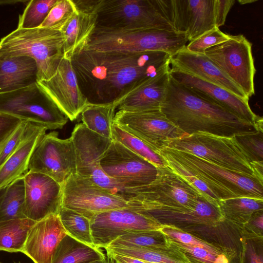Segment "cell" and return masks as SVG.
<instances>
[{
    "instance_id": "1",
    "label": "cell",
    "mask_w": 263,
    "mask_h": 263,
    "mask_svg": "<svg viewBox=\"0 0 263 263\" xmlns=\"http://www.w3.org/2000/svg\"><path fill=\"white\" fill-rule=\"evenodd\" d=\"M161 51L101 52L83 49L71 61L80 89L92 104L115 102L170 68Z\"/></svg>"
},
{
    "instance_id": "2",
    "label": "cell",
    "mask_w": 263,
    "mask_h": 263,
    "mask_svg": "<svg viewBox=\"0 0 263 263\" xmlns=\"http://www.w3.org/2000/svg\"><path fill=\"white\" fill-rule=\"evenodd\" d=\"M160 110L175 126L189 135L201 132L232 137L263 131V128L199 96L170 75Z\"/></svg>"
},
{
    "instance_id": "3",
    "label": "cell",
    "mask_w": 263,
    "mask_h": 263,
    "mask_svg": "<svg viewBox=\"0 0 263 263\" xmlns=\"http://www.w3.org/2000/svg\"><path fill=\"white\" fill-rule=\"evenodd\" d=\"M165 147L192 154L263 183V173L259 169L258 163L250 160L234 136L223 137L198 132L171 140Z\"/></svg>"
},
{
    "instance_id": "4",
    "label": "cell",
    "mask_w": 263,
    "mask_h": 263,
    "mask_svg": "<svg viewBox=\"0 0 263 263\" xmlns=\"http://www.w3.org/2000/svg\"><path fill=\"white\" fill-rule=\"evenodd\" d=\"M185 33L159 28L113 30L96 28L84 49L101 52L161 51L171 58L184 48Z\"/></svg>"
},
{
    "instance_id": "5",
    "label": "cell",
    "mask_w": 263,
    "mask_h": 263,
    "mask_svg": "<svg viewBox=\"0 0 263 263\" xmlns=\"http://www.w3.org/2000/svg\"><path fill=\"white\" fill-rule=\"evenodd\" d=\"M63 45L60 31L47 28H17L1 40L0 58H31L37 65V82L46 80L55 74L64 58Z\"/></svg>"
},
{
    "instance_id": "6",
    "label": "cell",
    "mask_w": 263,
    "mask_h": 263,
    "mask_svg": "<svg viewBox=\"0 0 263 263\" xmlns=\"http://www.w3.org/2000/svg\"><path fill=\"white\" fill-rule=\"evenodd\" d=\"M125 192L129 209L140 213L159 209H192L203 198L165 166L159 168L156 179L150 184Z\"/></svg>"
},
{
    "instance_id": "7",
    "label": "cell",
    "mask_w": 263,
    "mask_h": 263,
    "mask_svg": "<svg viewBox=\"0 0 263 263\" xmlns=\"http://www.w3.org/2000/svg\"><path fill=\"white\" fill-rule=\"evenodd\" d=\"M162 149L206 182L219 200L247 197L263 199V183L236 173L192 154L165 147Z\"/></svg>"
},
{
    "instance_id": "8",
    "label": "cell",
    "mask_w": 263,
    "mask_h": 263,
    "mask_svg": "<svg viewBox=\"0 0 263 263\" xmlns=\"http://www.w3.org/2000/svg\"><path fill=\"white\" fill-rule=\"evenodd\" d=\"M97 14L96 28L174 30L156 0H101Z\"/></svg>"
},
{
    "instance_id": "9",
    "label": "cell",
    "mask_w": 263,
    "mask_h": 263,
    "mask_svg": "<svg viewBox=\"0 0 263 263\" xmlns=\"http://www.w3.org/2000/svg\"><path fill=\"white\" fill-rule=\"evenodd\" d=\"M0 112L48 129H61L68 117L45 95L37 83L16 90L0 93Z\"/></svg>"
},
{
    "instance_id": "10",
    "label": "cell",
    "mask_w": 263,
    "mask_h": 263,
    "mask_svg": "<svg viewBox=\"0 0 263 263\" xmlns=\"http://www.w3.org/2000/svg\"><path fill=\"white\" fill-rule=\"evenodd\" d=\"M204 54L249 98L255 94L252 44L243 35H230L227 41L208 49Z\"/></svg>"
},
{
    "instance_id": "11",
    "label": "cell",
    "mask_w": 263,
    "mask_h": 263,
    "mask_svg": "<svg viewBox=\"0 0 263 263\" xmlns=\"http://www.w3.org/2000/svg\"><path fill=\"white\" fill-rule=\"evenodd\" d=\"M71 137L75 149L77 174L125 199L124 190L106 175L100 165L112 140L91 131L82 123L76 125Z\"/></svg>"
},
{
    "instance_id": "12",
    "label": "cell",
    "mask_w": 263,
    "mask_h": 263,
    "mask_svg": "<svg viewBox=\"0 0 263 263\" xmlns=\"http://www.w3.org/2000/svg\"><path fill=\"white\" fill-rule=\"evenodd\" d=\"M61 207L73 210L90 220L107 211L129 208L127 201L77 173L62 186Z\"/></svg>"
},
{
    "instance_id": "13",
    "label": "cell",
    "mask_w": 263,
    "mask_h": 263,
    "mask_svg": "<svg viewBox=\"0 0 263 263\" xmlns=\"http://www.w3.org/2000/svg\"><path fill=\"white\" fill-rule=\"evenodd\" d=\"M100 165L106 175L124 191L150 184L156 179L159 168L114 140Z\"/></svg>"
},
{
    "instance_id": "14",
    "label": "cell",
    "mask_w": 263,
    "mask_h": 263,
    "mask_svg": "<svg viewBox=\"0 0 263 263\" xmlns=\"http://www.w3.org/2000/svg\"><path fill=\"white\" fill-rule=\"evenodd\" d=\"M28 171L46 175L62 186L72 175L77 173L72 138L61 139L55 131L46 134L31 156Z\"/></svg>"
},
{
    "instance_id": "15",
    "label": "cell",
    "mask_w": 263,
    "mask_h": 263,
    "mask_svg": "<svg viewBox=\"0 0 263 263\" xmlns=\"http://www.w3.org/2000/svg\"><path fill=\"white\" fill-rule=\"evenodd\" d=\"M114 123L141 140L158 154L170 140L187 135L170 121L160 109L144 111L118 110Z\"/></svg>"
},
{
    "instance_id": "16",
    "label": "cell",
    "mask_w": 263,
    "mask_h": 263,
    "mask_svg": "<svg viewBox=\"0 0 263 263\" xmlns=\"http://www.w3.org/2000/svg\"><path fill=\"white\" fill-rule=\"evenodd\" d=\"M174 30L191 41L215 27L216 0H156Z\"/></svg>"
},
{
    "instance_id": "17",
    "label": "cell",
    "mask_w": 263,
    "mask_h": 263,
    "mask_svg": "<svg viewBox=\"0 0 263 263\" xmlns=\"http://www.w3.org/2000/svg\"><path fill=\"white\" fill-rule=\"evenodd\" d=\"M93 243L103 249L118 237L141 230H159L162 225L152 216L129 208L102 213L90 220Z\"/></svg>"
},
{
    "instance_id": "18",
    "label": "cell",
    "mask_w": 263,
    "mask_h": 263,
    "mask_svg": "<svg viewBox=\"0 0 263 263\" xmlns=\"http://www.w3.org/2000/svg\"><path fill=\"white\" fill-rule=\"evenodd\" d=\"M45 95L70 121L75 120L90 103L79 87L71 60L63 58L55 74L37 82Z\"/></svg>"
},
{
    "instance_id": "19",
    "label": "cell",
    "mask_w": 263,
    "mask_h": 263,
    "mask_svg": "<svg viewBox=\"0 0 263 263\" xmlns=\"http://www.w3.org/2000/svg\"><path fill=\"white\" fill-rule=\"evenodd\" d=\"M170 75L175 81L202 98L220 106L239 118L262 128V118L252 110L249 100L240 98L220 86L174 67H171Z\"/></svg>"
},
{
    "instance_id": "20",
    "label": "cell",
    "mask_w": 263,
    "mask_h": 263,
    "mask_svg": "<svg viewBox=\"0 0 263 263\" xmlns=\"http://www.w3.org/2000/svg\"><path fill=\"white\" fill-rule=\"evenodd\" d=\"M25 218L37 221L61 208L62 186L49 176L28 171L24 176Z\"/></svg>"
},
{
    "instance_id": "21",
    "label": "cell",
    "mask_w": 263,
    "mask_h": 263,
    "mask_svg": "<svg viewBox=\"0 0 263 263\" xmlns=\"http://www.w3.org/2000/svg\"><path fill=\"white\" fill-rule=\"evenodd\" d=\"M67 235L59 214H51L30 228L22 253L34 263H51L57 247Z\"/></svg>"
},
{
    "instance_id": "22",
    "label": "cell",
    "mask_w": 263,
    "mask_h": 263,
    "mask_svg": "<svg viewBox=\"0 0 263 263\" xmlns=\"http://www.w3.org/2000/svg\"><path fill=\"white\" fill-rule=\"evenodd\" d=\"M143 214L152 216L162 225L172 226L183 231L202 226L213 225L225 219L219 204L203 198L192 209H159Z\"/></svg>"
},
{
    "instance_id": "23",
    "label": "cell",
    "mask_w": 263,
    "mask_h": 263,
    "mask_svg": "<svg viewBox=\"0 0 263 263\" xmlns=\"http://www.w3.org/2000/svg\"><path fill=\"white\" fill-rule=\"evenodd\" d=\"M170 66L220 86L240 98L249 99L242 89L205 54L190 52L185 47L171 58Z\"/></svg>"
},
{
    "instance_id": "24",
    "label": "cell",
    "mask_w": 263,
    "mask_h": 263,
    "mask_svg": "<svg viewBox=\"0 0 263 263\" xmlns=\"http://www.w3.org/2000/svg\"><path fill=\"white\" fill-rule=\"evenodd\" d=\"M47 130L41 125L28 122L21 143L0 166V189L6 187L28 172L31 156Z\"/></svg>"
},
{
    "instance_id": "25",
    "label": "cell",
    "mask_w": 263,
    "mask_h": 263,
    "mask_svg": "<svg viewBox=\"0 0 263 263\" xmlns=\"http://www.w3.org/2000/svg\"><path fill=\"white\" fill-rule=\"evenodd\" d=\"M240 227L228 220L185 231L220 250L230 263H240L242 253V233Z\"/></svg>"
},
{
    "instance_id": "26",
    "label": "cell",
    "mask_w": 263,
    "mask_h": 263,
    "mask_svg": "<svg viewBox=\"0 0 263 263\" xmlns=\"http://www.w3.org/2000/svg\"><path fill=\"white\" fill-rule=\"evenodd\" d=\"M170 69L149 79L115 102L118 110L144 111L160 109L166 93Z\"/></svg>"
},
{
    "instance_id": "27",
    "label": "cell",
    "mask_w": 263,
    "mask_h": 263,
    "mask_svg": "<svg viewBox=\"0 0 263 263\" xmlns=\"http://www.w3.org/2000/svg\"><path fill=\"white\" fill-rule=\"evenodd\" d=\"M37 82L35 61L26 56L0 58V93L20 89Z\"/></svg>"
},
{
    "instance_id": "28",
    "label": "cell",
    "mask_w": 263,
    "mask_h": 263,
    "mask_svg": "<svg viewBox=\"0 0 263 263\" xmlns=\"http://www.w3.org/2000/svg\"><path fill=\"white\" fill-rule=\"evenodd\" d=\"M97 14L77 10L61 30L64 39V58L71 60L84 49L92 35Z\"/></svg>"
},
{
    "instance_id": "29",
    "label": "cell",
    "mask_w": 263,
    "mask_h": 263,
    "mask_svg": "<svg viewBox=\"0 0 263 263\" xmlns=\"http://www.w3.org/2000/svg\"><path fill=\"white\" fill-rule=\"evenodd\" d=\"M105 259L102 249L88 246L67 235L57 247L51 263H86Z\"/></svg>"
},
{
    "instance_id": "30",
    "label": "cell",
    "mask_w": 263,
    "mask_h": 263,
    "mask_svg": "<svg viewBox=\"0 0 263 263\" xmlns=\"http://www.w3.org/2000/svg\"><path fill=\"white\" fill-rule=\"evenodd\" d=\"M167 248H106L103 250L152 263H190L170 242Z\"/></svg>"
},
{
    "instance_id": "31",
    "label": "cell",
    "mask_w": 263,
    "mask_h": 263,
    "mask_svg": "<svg viewBox=\"0 0 263 263\" xmlns=\"http://www.w3.org/2000/svg\"><path fill=\"white\" fill-rule=\"evenodd\" d=\"M116 108L115 102L90 103L81 114L82 123L91 131L112 140V126Z\"/></svg>"
},
{
    "instance_id": "32",
    "label": "cell",
    "mask_w": 263,
    "mask_h": 263,
    "mask_svg": "<svg viewBox=\"0 0 263 263\" xmlns=\"http://www.w3.org/2000/svg\"><path fill=\"white\" fill-rule=\"evenodd\" d=\"M224 218L241 227L256 212L263 211V199L235 197L219 201Z\"/></svg>"
},
{
    "instance_id": "33",
    "label": "cell",
    "mask_w": 263,
    "mask_h": 263,
    "mask_svg": "<svg viewBox=\"0 0 263 263\" xmlns=\"http://www.w3.org/2000/svg\"><path fill=\"white\" fill-rule=\"evenodd\" d=\"M35 222L27 218L0 221V250L22 252L28 232Z\"/></svg>"
},
{
    "instance_id": "34",
    "label": "cell",
    "mask_w": 263,
    "mask_h": 263,
    "mask_svg": "<svg viewBox=\"0 0 263 263\" xmlns=\"http://www.w3.org/2000/svg\"><path fill=\"white\" fill-rule=\"evenodd\" d=\"M170 247V239L164 233L159 230H148L121 235L106 248H167Z\"/></svg>"
},
{
    "instance_id": "35",
    "label": "cell",
    "mask_w": 263,
    "mask_h": 263,
    "mask_svg": "<svg viewBox=\"0 0 263 263\" xmlns=\"http://www.w3.org/2000/svg\"><path fill=\"white\" fill-rule=\"evenodd\" d=\"M24 202L23 176L6 187L0 202V221L26 218L23 213Z\"/></svg>"
},
{
    "instance_id": "36",
    "label": "cell",
    "mask_w": 263,
    "mask_h": 263,
    "mask_svg": "<svg viewBox=\"0 0 263 263\" xmlns=\"http://www.w3.org/2000/svg\"><path fill=\"white\" fill-rule=\"evenodd\" d=\"M59 216L68 235L90 247H95L91 234L90 219L78 213L61 207Z\"/></svg>"
},
{
    "instance_id": "37",
    "label": "cell",
    "mask_w": 263,
    "mask_h": 263,
    "mask_svg": "<svg viewBox=\"0 0 263 263\" xmlns=\"http://www.w3.org/2000/svg\"><path fill=\"white\" fill-rule=\"evenodd\" d=\"M112 140H115L130 151L145 159L158 167H163L165 164L161 156L139 138L125 131L113 123Z\"/></svg>"
},
{
    "instance_id": "38",
    "label": "cell",
    "mask_w": 263,
    "mask_h": 263,
    "mask_svg": "<svg viewBox=\"0 0 263 263\" xmlns=\"http://www.w3.org/2000/svg\"><path fill=\"white\" fill-rule=\"evenodd\" d=\"M58 0H30L19 15L17 28H39Z\"/></svg>"
},
{
    "instance_id": "39",
    "label": "cell",
    "mask_w": 263,
    "mask_h": 263,
    "mask_svg": "<svg viewBox=\"0 0 263 263\" xmlns=\"http://www.w3.org/2000/svg\"><path fill=\"white\" fill-rule=\"evenodd\" d=\"M170 241L184 255L190 263H230L224 255L205 247L183 244L170 239Z\"/></svg>"
},
{
    "instance_id": "40",
    "label": "cell",
    "mask_w": 263,
    "mask_h": 263,
    "mask_svg": "<svg viewBox=\"0 0 263 263\" xmlns=\"http://www.w3.org/2000/svg\"><path fill=\"white\" fill-rule=\"evenodd\" d=\"M77 11L72 0H58L39 27L61 31Z\"/></svg>"
},
{
    "instance_id": "41",
    "label": "cell",
    "mask_w": 263,
    "mask_h": 263,
    "mask_svg": "<svg viewBox=\"0 0 263 263\" xmlns=\"http://www.w3.org/2000/svg\"><path fill=\"white\" fill-rule=\"evenodd\" d=\"M229 35L215 27L190 41L186 49L192 52L205 54L206 50L227 41Z\"/></svg>"
},
{
    "instance_id": "42",
    "label": "cell",
    "mask_w": 263,
    "mask_h": 263,
    "mask_svg": "<svg viewBox=\"0 0 263 263\" xmlns=\"http://www.w3.org/2000/svg\"><path fill=\"white\" fill-rule=\"evenodd\" d=\"M234 137L252 162H263V131L258 130Z\"/></svg>"
},
{
    "instance_id": "43",
    "label": "cell",
    "mask_w": 263,
    "mask_h": 263,
    "mask_svg": "<svg viewBox=\"0 0 263 263\" xmlns=\"http://www.w3.org/2000/svg\"><path fill=\"white\" fill-rule=\"evenodd\" d=\"M159 230L173 241L183 244L203 247L215 253L224 255L220 250L216 247L178 228L162 225Z\"/></svg>"
},
{
    "instance_id": "44",
    "label": "cell",
    "mask_w": 263,
    "mask_h": 263,
    "mask_svg": "<svg viewBox=\"0 0 263 263\" xmlns=\"http://www.w3.org/2000/svg\"><path fill=\"white\" fill-rule=\"evenodd\" d=\"M240 263H263V237L242 236V253Z\"/></svg>"
},
{
    "instance_id": "45",
    "label": "cell",
    "mask_w": 263,
    "mask_h": 263,
    "mask_svg": "<svg viewBox=\"0 0 263 263\" xmlns=\"http://www.w3.org/2000/svg\"><path fill=\"white\" fill-rule=\"evenodd\" d=\"M28 122L22 121L0 147V166L15 151L25 134Z\"/></svg>"
},
{
    "instance_id": "46",
    "label": "cell",
    "mask_w": 263,
    "mask_h": 263,
    "mask_svg": "<svg viewBox=\"0 0 263 263\" xmlns=\"http://www.w3.org/2000/svg\"><path fill=\"white\" fill-rule=\"evenodd\" d=\"M242 236L249 238L263 237V211L255 213L242 227Z\"/></svg>"
},
{
    "instance_id": "47",
    "label": "cell",
    "mask_w": 263,
    "mask_h": 263,
    "mask_svg": "<svg viewBox=\"0 0 263 263\" xmlns=\"http://www.w3.org/2000/svg\"><path fill=\"white\" fill-rule=\"evenodd\" d=\"M22 121L13 116L0 112V147Z\"/></svg>"
},
{
    "instance_id": "48",
    "label": "cell",
    "mask_w": 263,
    "mask_h": 263,
    "mask_svg": "<svg viewBox=\"0 0 263 263\" xmlns=\"http://www.w3.org/2000/svg\"><path fill=\"white\" fill-rule=\"evenodd\" d=\"M235 3V0H216L215 26H223L231 8Z\"/></svg>"
},
{
    "instance_id": "49",
    "label": "cell",
    "mask_w": 263,
    "mask_h": 263,
    "mask_svg": "<svg viewBox=\"0 0 263 263\" xmlns=\"http://www.w3.org/2000/svg\"><path fill=\"white\" fill-rule=\"evenodd\" d=\"M77 10L86 13H97V9L101 0H72Z\"/></svg>"
},
{
    "instance_id": "50",
    "label": "cell",
    "mask_w": 263,
    "mask_h": 263,
    "mask_svg": "<svg viewBox=\"0 0 263 263\" xmlns=\"http://www.w3.org/2000/svg\"><path fill=\"white\" fill-rule=\"evenodd\" d=\"M105 252L106 260L108 263H152L107 251H105Z\"/></svg>"
},
{
    "instance_id": "51",
    "label": "cell",
    "mask_w": 263,
    "mask_h": 263,
    "mask_svg": "<svg viewBox=\"0 0 263 263\" xmlns=\"http://www.w3.org/2000/svg\"><path fill=\"white\" fill-rule=\"evenodd\" d=\"M30 0H0V5H15L19 3L27 4Z\"/></svg>"
},
{
    "instance_id": "52",
    "label": "cell",
    "mask_w": 263,
    "mask_h": 263,
    "mask_svg": "<svg viewBox=\"0 0 263 263\" xmlns=\"http://www.w3.org/2000/svg\"><path fill=\"white\" fill-rule=\"evenodd\" d=\"M86 263H108V262L106 260V259H105L97 260L88 262Z\"/></svg>"
},
{
    "instance_id": "53",
    "label": "cell",
    "mask_w": 263,
    "mask_h": 263,
    "mask_svg": "<svg viewBox=\"0 0 263 263\" xmlns=\"http://www.w3.org/2000/svg\"><path fill=\"white\" fill-rule=\"evenodd\" d=\"M6 187L0 189V202H1V199H2V197L3 196V195H4V193H5V192Z\"/></svg>"
},
{
    "instance_id": "54",
    "label": "cell",
    "mask_w": 263,
    "mask_h": 263,
    "mask_svg": "<svg viewBox=\"0 0 263 263\" xmlns=\"http://www.w3.org/2000/svg\"><path fill=\"white\" fill-rule=\"evenodd\" d=\"M255 2V1H239V2L241 4H247V3H253Z\"/></svg>"
},
{
    "instance_id": "55",
    "label": "cell",
    "mask_w": 263,
    "mask_h": 263,
    "mask_svg": "<svg viewBox=\"0 0 263 263\" xmlns=\"http://www.w3.org/2000/svg\"><path fill=\"white\" fill-rule=\"evenodd\" d=\"M1 263V262H0Z\"/></svg>"
}]
</instances>
